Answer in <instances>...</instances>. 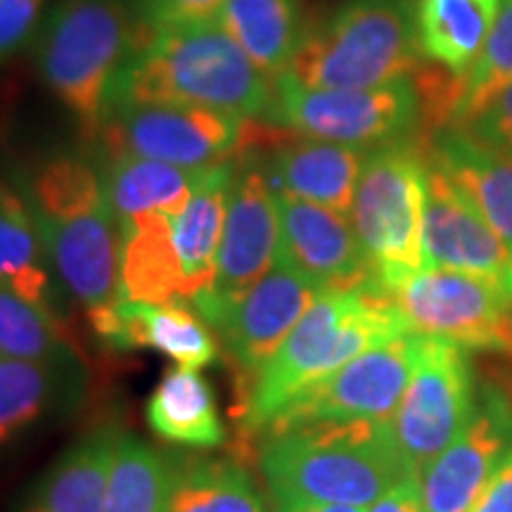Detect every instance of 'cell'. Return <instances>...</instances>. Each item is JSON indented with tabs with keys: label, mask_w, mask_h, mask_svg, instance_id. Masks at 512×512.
<instances>
[{
	"label": "cell",
	"mask_w": 512,
	"mask_h": 512,
	"mask_svg": "<svg viewBox=\"0 0 512 512\" xmlns=\"http://www.w3.org/2000/svg\"><path fill=\"white\" fill-rule=\"evenodd\" d=\"M235 169V159L202 169L190 202L178 214H171L174 242L188 283V302L214 287Z\"/></svg>",
	"instance_id": "23"
},
{
	"label": "cell",
	"mask_w": 512,
	"mask_h": 512,
	"mask_svg": "<svg viewBox=\"0 0 512 512\" xmlns=\"http://www.w3.org/2000/svg\"><path fill=\"white\" fill-rule=\"evenodd\" d=\"M368 512H425V498L418 477L396 482L382 498L370 505Z\"/></svg>",
	"instance_id": "38"
},
{
	"label": "cell",
	"mask_w": 512,
	"mask_h": 512,
	"mask_svg": "<svg viewBox=\"0 0 512 512\" xmlns=\"http://www.w3.org/2000/svg\"><path fill=\"white\" fill-rule=\"evenodd\" d=\"M0 285L29 302L55 309L48 256L24 197L0 181Z\"/></svg>",
	"instance_id": "30"
},
{
	"label": "cell",
	"mask_w": 512,
	"mask_h": 512,
	"mask_svg": "<svg viewBox=\"0 0 512 512\" xmlns=\"http://www.w3.org/2000/svg\"><path fill=\"white\" fill-rule=\"evenodd\" d=\"M501 285H503L505 294H508L510 302H512V259H510L508 268H505V273H503V278H501Z\"/></svg>",
	"instance_id": "40"
},
{
	"label": "cell",
	"mask_w": 512,
	"mask_h": 512,
	"mask_svg": "<svg viewBox=\"0 0 512 512\" xmlns=\"http://www.w3.org/2000/svg\"><path fill=\"white\" fill-rule=\"evenodd\" d=\"M102 169V188L107 204L119 223L131 216L164 211L178 214L190 202L202 169L157 162L136 155H114Z\"/></svg>",
	"instance_id": "28"
},
{
	"label": "cell",
	"mask_w": 512,
	"mask_h": 512,
	"mask_svg": "<svg viewBox=\"0 0 512 512\" xmlns=\"http://www.w3.org/2000/svg\"><path fill=\"white\" fill-rule=\"evenodd\" d=\"M249 119L204 107L124 105L100 128L107 157L136 155L183 169L238 159Z\"/></svg>",
	"instance_id": "11"
},
{
	"label": "cell",
	"mask_w": 512,
	"mask_h": 512,
	"mask_svg": "<svg viewBox=\"0 0 512 512\" xmlns=\"http://www.w3.org/2000/svg\"><path fill=\"white\" fill-rule=\"evenodd\" d=\"M510 451V401L486 394L458 437L422 472L425 512H472L486 482Z\"/></svg>",
	"instance_id": "17"
},
{
	"label": "cell",
	"mask_w": 512,
	"mask_h": 512,
	"mask_svg": "<svg viewBox=\"0 0 512 512\" xmlns=\"http://www.w3.org/2000/svg\"><path fill=\"white\" fill-rule=\"evenodd\" d=\"M164 512H266V501L238 456L176 453Z\"/></svg>",
	"instance_id": "26"
},
{
	"label": "cell",
	"mask_w": 512,
	"mask_h": 512,
	"mask_svg": "<svg viewBox=\"0 0 512 512\" xmlns=\"http://www.w3.org/2000/svg\"><path fill=\"white\" fill-rule=\"evenodd\" d=\"M456 128L475 138L477 143L512 155V83L501 88L475 117Z\"/></svg>",
	"instance_id": "35"
},
{
	"label": "cell",
	"mask_w": 512,
	"mask_h": 512,
	"mask_svg": "<svg viewBox=\"0 0 512 512\" xmlns=\"http://www.w3.org/2000/svg\"><path fill=\"white\" fill-rule=\"evenodd\" d=\"M472 512H512V451L486 482Z\"/></svg>",
	"instance_id": "37"
},
{
	"label": "cell",
	"mask_w": 512,
	"mask_h": 512,
	"mask_svg": "<svg viewBox=\"0 0 512 512\" xmlns=\"http://www.w3.org/2000/svg\"><path fill=\"white\" fill-rule=\"evenodd\" d=\"M413 335L463 349L512 351V302L498 280L422 268L387 294Z\"/></svg>",
	"instance_id": "10"
},
{
	"label": "cell",
	"mask_w": 512,
	"mask_h": 512,
	"mask_svg": "<svg viewBox=\"0 0 512 512\" xmlns=\"http://www.w3.org/2000/svg\"><path fill=\"white\" fill-rule=\"evenodd\" d=\"M268 124L304 138L375 150L418 136L420 95L413 79L377 88H304L278 76Z\"/></svg>",
	"instance_id": "8"
},
{
	"label": "cell",
	"mask_w": 512,
	"mask_h": 512,
	"mask_svg": "<svg viewBox=\"0 0 512 512\" xmlns=\"http://www.w3.org/2000/svg\"><path fill=\"white\" fill-rule=\"evenodd\" d=\"M226 0H140L138 38L216 22Z\"/></svg>",
	"instance_id": "34"
},
{
	"label": "cell",
	"mask_w": 512,
	"mask_h": 512,
	"mask_svg": "<svg viewBox=\"0 0 512 512\" xmlns=\"http://www.w3.org/2000/svg\"><path fill=\"white\" fill-rule=\"evenodd\" d=\"M320 294L323 292L302 275L275 264L252 290L233 302L216 304L211 299L195 297L188 304L200 313L221 342L223 356L235 368L240 394Z\"/></svg>",
	"instance_id": "12"
},
{
	"label": "cell",
	"mask_w": 512,
	"mask_h": 512,
	"mask_svg": "<svg viewBox=\"0 0 512 512\" xmlns=\"http://www.w3.org/2000/svg\"><path fill=\"white\" fill-rule=\"evenodd\" d=\"M273 501L370 508L408 472L392 422H316L261 434L254 444Z\"/></svg>",
	"instance_id": "3"
},
{
	"label": "cell",
	"mask_w": 512,
	"mask_h": 512,
	"mask_svg": "<svg viewBox=\"0 0 512 512\" xmlns=\"http://www.w3.org/2000/svg\"><path fill=\"white\" fill-rule=\"evenodd\" d=\"M275 81L249 60L219 22L138 38L112 93L124 105L204 107L268 121Z\"/></svg>",
	"instance_id": "1"
},
{
	"label": "cell",
	"mask_w": 512,
	"mask_h": 512,
	"mask_svg": "<svg viewBox=\"0 0 512 512\" xmlns=\"http://www.w3.org/2000/svg\"><path fill=\"white\" fill-rule=\"evenodd\" d=\"M275 512H366V508L320 501H275Z\"/></svg>",
	"instance_id": "39"
},
{
	"label": "cell",
	"mask_w": 512,
	"mask_h": 512,
	"mask_svg": "<svg viewBox=\"0 0 512 512\" xmlns=\"http://www.w3.org/2000/svg\"><path fill=\"white\" fill-rule=\"evenodd\" d=\"M216 22L273 81L287 72L304 36L297 0H226Z\"/></svg>",
	"instance_id": "29"
},
{
	"label": "cell",
	"mask_w": 512,
	"mask_h": 512,
	"mask_svg": "<svg viewBox=\"0 0 512 512\" xmlns=\"http://www.w3.org/2000/svg\"><path fill=\"white\" fill-rule=\"evenodd\" d=\"M512 83V0H501L489 41L467 76H456L451 121L446 128L463 126L501 88Z\"/></svg>",
	"instance_id": "33"
},
{
	"label": "cell",
	"mask_w": 512,
	"mask_h": 512,
	"mask_svg": "<svg viewBox=\"0 0 512 512\" xmlns=\"http://www.w3.org/2000/svg\"><path fill=\"white\" fill-rule=\"evenodd\" d=\"M422 249H425V268H448V271L482 275L498 283L512 259L510 249L486 223L475 204L430 159H427Z\"/></svg>",
	"instance_id": "18"
},
{
	"label": "cell",
	"mask_w": 512,
	"mask_h": 512,
	"mask_svg": "<svg viewBox=\"0 0 512 512\" xmlns=\"http://www.w3.org/2000/svg\"><path fill=\"white\" fill-rule=\"evenodd\" d=\"M408 332L411 330L392 299L375 287L323 292L238 394L235 420L242 437L256 439L275 415L311 384L377 344Z\"/></svg>",
	"instance_id": "2"
},
{
	"label": "cell",
	"mask_w": 512,
	"mask_h": 512,
	"mask_svg": "<svg viewBox=\"0 0 512 512\" xmlns=\"http://www.w3.org/2000/svg\"><path fill=\"white\" fill-rule=\"evenodd\" d=\"M147 427L159 439L185 448H221L228 444L214 387L195 368L166 370L145 406Z\"/></svg>",
	"instance_id": "25"
},
{
	"label": "cell",
	"mask_w": 512,
	"mask_h": 512,
	"mask_svg": "<svg viewBox=\"0 0 512 512\" xmlns=\"http://www.w3.org/2000/svg\"><path fill=\"white\" fill-rule=\"evenodd\" d=\"M41 8L43 0H0V60L24 46Z\"/></svg>",
	"instance_id": "36"
},
{
	"label": "cell",
	"mask_w": 512,
	"mask_h": 512,
	"mask_svg": "<svg viewBox=\"0 0 512 512\" xmlns=\"http://www.w3.org/2000/svg\"><path fill=\"white\" fill-rule=\"evenodd\" d=\"M119 437L114 425L83 434L31 486L19 512H105Z\"/></svg>",
	"instance_id": "22"
},
{
	"label": "cell",
	"mask_w": 512,
	"mask_h": 512,
	"mask_svg": "<svg viewBox=\"0 0 512 512\" xmlns=\"http://www.w3.org/2000/svg\"><path fill=\"white\" fill-rule=\"evenodd\" d=\"M174 467L176 453L159 451L121 430L105 512H164Z\"/></svg>",
	"instance_id": "32"
},
{
	"label": "cell",
	"mask_w": 512,
	"mask_h": 512,
	"mask_svg": "<svg viewBox=\"0 0 512 512\" xmlns=\"http://www.w3.org/2000/svg\"><path fill=\"white\" fill-rule=\"evenodd\" d=\"M117 299L145 304L188 302L171 214L150 211L119 223Z\"/></svg>",
	"instance_id": "21"
},
{
	"label": "cell",
	"mask_w": 512,
	"mask_h": 512,
	"mask_svg": "<svg viewBox=\"0 0 512 512\" xmlns=\"http://www.w3.org/2000/svg\"><path fill=\"white\" fill-rule=\"evenodd\" d=\"M136 43V17L121 0H62L50 12L38 67L88 136L105 124L114 86Z\"/></svg>",
	"instance_id": "6"
},
{
	"label": "cell",
	"mask_w": 512,
	"mask_h": 512,
	"mask_svg": "<svg viewBox=\"0 0 512 512\" xmlns=\"http://www.w3.org/2000/svg\"><path fill=\"white\" fill-rule=\"evenodd\" d=\"M98 339L117 351L152 349L183 368H207L219 361V339L188 302L145 304L114 299L88 311Z\"/></svg>",
	"instance_id": "19"
},
{
	"label": "cell",
	"mask_w": 512,
	"mask_h": 512,
	"mask_svg": "<svg viewBox=\"0 0 512 512\" xmlns=\"http://www.w3.org/2000/svg\"><path fill=\"white\" fill-rule=\"evenodd\" d=\"M370 150L304 138L268 121L249 119L240 157L261 166L275 192L349 216Z\"/></svg>",
	"instance_id": "14"
},
{
	"label": "cell",
	"mask_w": 512,
	"mask_h": 512,
	"mask_svg": "<svg viewBox=\"0 0 512 512\" xmlns=\"http://www.w3.org/2000/svg\"><path fill=\"white\" fill-rule=\"evenodd\" d=\"M472 401L470 361L463 347L413 335V368L392 427L408 472L422 477L427 465L467 425Z\"/></svg>",
	"instance_id": "9"
},
{
	"label": "cell",
	"mask_w": 512,
	"mask_h": 512,
	"mask_svg": "<svg viewBox=\"0 0 512 512\" xmlns=\"http://www.w3.org/2000/svg\"><path fill=\"white\" fill-rule=\"evenodd\" d=\"M0 356L43 363H83L67 323L55 309L34 304L0 285Z\"/></svg>",
	"instance_id": "31"
},
{
	"label": "cell",
	"mask_w": 512,
	"mask_h": 512,
	"mask_svg": "<svg viewBox=\"0 0 512 512\" xmlns=\"http://www.w3.org/2000/svg\"><path fill=\"white\" fill-rule=\"evenodd\" d=\"M22 197L55 273L88 311L119 292V221L100 176L79 157H55L31 174Z\"/></svg>",
	"instance_id": "4"
},
{
	"label": "cell",
	"mask_w": 512,
	"mask_h": 512,
	"mask_svg": "<svg viewBox=\"0 0 512 512\" xmlns=\"http://www.w3.org/2000/svg\"><path fill=\"white\" fill-rule=\"evenodd\" d=\"M235 164L214 287L197 294L216 304L242 297L278 261L280 216L273 185L252 159L240 157Z\"/></svg>",
	"instance_id": "15"
},
{
	"label": "cell",
	"mask_w": 512,
	"mask_h": 512,
	"mask_svg": "<svg viewBox=\"0 0 512 512\" xmlns=\"http://www.w3.org/2000/svg\"><path fill=\"white\" fill-rule=\"evenodd\" d=\"M411 368L413 332L387 339L294 396L261 434L316 422H392Z\"/></svg>",
	"instance_id": "13"
},
{
	"label": "cell",
	"mask_w": 512,
	"mask_h": 512,
	"mask_svg": "<svg viewBox=\"0 0 512 512\" xmlns=\"http://www.w3.org/2000/svg\"><path fill=\"white\" fill-rule=\"evenodd\" d=\"M420 143L512 252V155L477 143L460 128H441Z\"/></svg>",
	"instance_id": "20"
},
{
	"label": "cell",
	"mask_w": 512,
	"mask_h": 512,
	"mask_svg": "<svg viewBox=\"0 0 512 512\" xmlns=\"http://www.w3.org/2000/svg\"><path fill=\"white\" fill-rule=\"evenodd\" d=\"M425 202L427 157L418 136L370 150L349 216L382 294L425 268Z\"/></svg>",
	"instance_id": "7"
},
{
	"label": "cell",
	"mask_w": 512,
	"mask_h": 512,
	"mask_svg": "<svg viewBox=\"0 0 512 512\" xmlns=\"http://www.w3.org/2000/svg\"><path fill=\"white\" fill-rule=\"evenodd\" d=\"M280 245L275 264L302 275L320 292L373 287V271L349 216L299 197L275 192Z\"/></svg>",
	"instance_id": "16"
},
{
	"label": "cell",
	"mask_w": 512,
	"mask_h": 512,
	"mask_svg": "<svg viewBox=\"0 0 512 512\" xmlns=\"http://www.w3.org/2000/svg\"><path fill=\"white\" fill-rule=\"evenodd\" d=\"M418 0H349L304 29L283 76L304 88H377L422 67Z\"/></svg>",
	"instance_id": "5"
},
{
	"label": "cell",
	"mask_w": 512,
	"mask_h": 512,
	"mask_svg": "<svg viewBox=\"0 0 512 512\" xmlns=\"http://www.w3.org/2000/svg\"><path fill=\"white\" fill-rule=\"evenodd\" d=\"M83 363H43L0 356V446L10 444L50 413L79 401Z\"/></svg>",
	"instance_id": "24"
},
{
	"label": "cell",
	"mask_w": 512,
	"mask_h": 512,
	"mask_svg": "<svg viewBox=\"0 0 512 512\" xmlns=\"http://www.w3.org/2000/svg\"><path fill=\"white\" fill-rule=\"evenodd\" d=\"M501 0H418V36L425 60L463 79L494 29Z\"/></svg>",
	"instance_id": "27"
}]
</instances>
